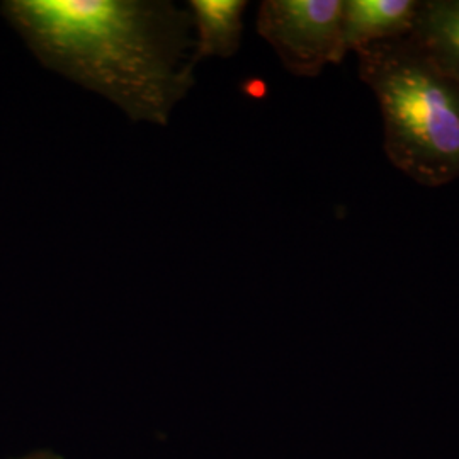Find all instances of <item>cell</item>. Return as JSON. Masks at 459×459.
Listing matches in <instances>:
<instances>
[{
    "instance_id": "1",
    "label": "cell",
    "mask_w": 459,
    "mask_h": 459,
    "mask_svg": "<svg viewBox=\"0 0 459 459\" xmlns=\"http://www.w3.org/2000/svg\"><path fill=\"white\" fill-rule=\"evenodd\" d=\"M2 13L43 65L167 126L195 87L193 16L169 0H9Z\"/></svg>"
},
{
    "instance_id": "2",
    "label": "cell",
    "mask_w": 459,
    "mask_h": 459,
    "mask_svg": "<svg viewBox=\"0 0 459 459\" xmlns=\"http://www.w3.org/2000/svg\"><path fill=\"white\" fill-rule=\"evenodd\" d=\"M359 77L383 117L385 153L411 181L459 179V83L411 36L358 51Z\"/></svg>"
},
{
    "instance_id": "3",
    "label": "cell",
    "mask_w": 459,
    "mask_h": 459,
    "mask_svg": "<svg viewBox=\"0 0 459 459\" xmlns=\"http://www.w3.org/2000/svg\"><path fill=\"white\" fill-rule=\"evenodd\" d=\"M344 0H265L257 13L261 34L296 77H316L347 55Z\"/></svg>"
},
{
    "instance_id": "4",
    "label": "cell",
    "mask_w": 459,
    "mask_h": 459,
    "mask_svg": "<svg viewBox=\"0 0 459 459\" xmlns=\"http://www.w3.org/2000/svg\"><path fill=\"white\" fill-rule=\"evenodd\" d=\"M420 0H344L342 30L347 51L409 38Z\"/></svg>"
},
{
    "instance_id": "5",
    "label": "cell",
    "mask_w": 459,
    "mask_h": 459,
    "mask_svg": "<svg viewBox=\"0 0 459 459\" xmlns=\"http://www.w3.org/2000/svg\"><path fill=\"white\" fill-rule=\"evenodd\" d=\"M196 30L195 60L233 56L242 43L246 0H191L189 7Z\"/></svg>"
},
{
    "instance_id": "6",
    "label": "cell",
    "mask_w": 459,
    "mask_h": 459,
    "mask_svg": "<svg viewBox=\"0 0 459 459\" xmlns=\"http://www.w3.org/2000/svg\"><path fill=\"white\" fill-rule=\"evenodd\" d=\"M411 39L459 83V0H426Z\"/></svg>"
}]
</instances>
